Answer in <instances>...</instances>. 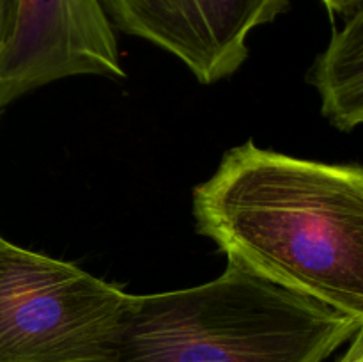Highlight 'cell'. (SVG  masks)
Returning a JSON list of instances; mask_svg holds the SVG:
<instances>
[{
  "label": "cell",
  "instance_id": "1",
  "mask_svg": "<svg viewBox=\"0 0 363 362\" xmlns=\"http://www.w3.org/2000/svg\"><path fill=\"white\" fill-rule=\"evenodd\" d=\"M194 216L230 265L363 323V167L248 141L195 188Z\"/></svg>",
  "mask_w": 363,
  "mask_h": 362
},
{
  "label": "cell",
  "instance_id": "2",
  "mask_svg": "<svg viewBox=\"0 0 363 362\" xmlns=\"http://www.w3.org/2000/svg\"><path fill=\"white\" fill-rule=\"evenodd\" d=\"M360 325L229 263L201 286L128 295L99 362H323Z\"/></svg>",
  "mask_w": 363,
  "mask_h": 362
},
{
  "label": "cell",
  "instance_id": "3",
  "mask_svg": "<svg viewBox=\"0 0 363 362\" xmlns=\"http://www.w3.org/2000/svg\"><path fill=\"white\" fill-rule=\"evenodd\" d=\"M128 295L0 236V362H99Z\"/></svg>",
  "mask_w": 363,
  "mask_h": 362
},
{
  "label": "cell",
  "instance_id": "4",
  "mask_svg": "<svg viewBox=\"0 0 363 362\" xmlns=\"http://www.w3.org/2000/svg\"><path fill=\"white\" fill-rule=\"evenodd\" d=\"M77 75L126 77L101 0H18L16 35L0 60V110Z\"/></svg>",
  "mask_w": 363,
  "mask_h": 362
},
{
  "label": "cell",
  "instance_id": "5",
  "mask_svg": "<svg viewBox=\"0 0 363 362\" xmlns=\"http://www.w3.org/2000/svg\"><path fill=\"white\" fill-rule=\"evenodd\" d=\"M126 34L167 50L201 84L230 77L248 57L252 31L272 23L289 0H101Z\"/></svg>",
  "mask_w": 363,
  "mask_h": 362
},
{
  "label": "cell",
  "instance_id": "6",
  "mask_svg": "<svg viewBox=\"0 0 363 362\" xmlns=\"http://www.w3.org/2000/svg\"><path fill=\"white\" fill-rule=\"evenodd\" d=\"M323 116L342 131L363 124V4L318 57L311 75Z\"/></svg>",
  "mask_w": 363,
  "mask_h": 362
},
{
  "label": "cell",
  "instance_id": "7",
  "mask_svg": "<svg viewBox=\"0 0 363 362\" xmlns=\"http://www.w3.org/2000/svg\"><path fill=\"white\" fill-rule=\"evenodd\" d=\"M18 28V0H0V60L9 50Z\"/></svg>",
  "mask_w": 363,
  "mask_h": 362
},
{
  "label": "cell",
  "instance_id": "8",
  "mask_svg": "<svg viewBox=\"0 0 363 362\" xmlns=\"http://www.w3.org/2000/svg\"><path fill=\"white\" fill-rule=\"evenodd\" d=\"M351 344L339 362H363V323L358 327L354 336L351 337Z\"/></svg>",
  "mask_w": 363,
  "mask_h": 362
},
{
  "label": "cell",
  "instance_id": "9",
  "mask_svg": "<svg viewBox=\"0 0 363 362\" xmlns=\"http://www.w3.org/2000/svg\"><path fill=\"white\" fill-rule=\"evenodd\" d=\"M332 13L351 14L357 7H360L363 0H321Z\"/></svg>",
  "mask_w": 363,
  "mask_h": 362
}]
</instances>
